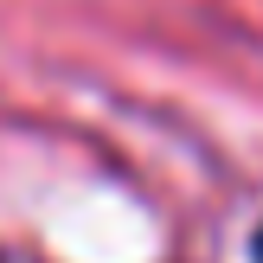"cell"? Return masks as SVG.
<instances>
[{"instance_id":"1","label":"cell","mask_w":263,"mask_h":263,"mask_svg":"<svg viewBox=\"0 0 263 263\" xmlns=\"http://www.w3.org/2000/svg\"><path fill=\"white\" fill-rule=\"evenodd\" d=\"M257 263H263V231H257Z\"/></svg>"}]
</instances>
